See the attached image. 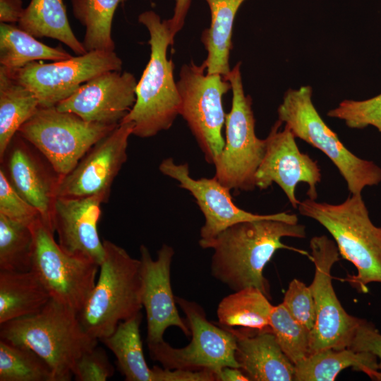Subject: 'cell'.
<instances>
[{
	"label": "cell",
	"mask_w": 381,
	"mask_h": 381,
	"mask_svg": "<svg viewBox=\"0 0 381 381\" xmlns=\"http://www.w3.org/2000/svg\"><path fill=\"white\" fill-rule=\"evenodd\" d=\"M270 327L282 351L294 365L310 355V331L294 318L283 303L273 306Z\"/></svg>",
	"instance_id": "obj_33"
},
{
	"label": "cell",
	"mask_w": 381,
	"mask_h": 381,
	"mask_svg": "<svg viewBox=\"0 0 381 381\" xmlns=\"http://www.w3.org/2000/svg\"><path fill=\"white\" fill-rule=\"evenodd\" d=\"M138 21L148 30L150 56L137 83L135 104L121 122L132 123L133 135L146 138L172 126L180 115L181 100L174 62L167 58L168 47L174 40L168 20H162L155 12L147 11L139 15Z\"/></svg>",
	"instance_id": "obj_3"
},
{
	"label": "cell",
	"mask_w": 381,
	"mask_h": 381,
	"mask_svg": "<svg viewBox=\"0 0 381 381\" xmlns=\"http://www.w3.org/2000/svg\"><path fill=\"white\" fill-rule=\"evenodd\" d=\"M59 47H52L12 24H0V64L8 69L22 68L38 60L62 61L72 58Z\"/></svg>",
	"instance_id": "obj_29"
},
{
	"label": "cell",
	"mask_w": 381,
	"mask_h": 381,
	"mask_svg": "<svg viewBox=\"0 0 381 381\" xmlns=\"http://www.w3.org/2000/svg\"><path fill=\"white\" fill-rule=\"evenodd\" d=\"M50 299L31 270H0V325L40 311Z\"/></svg>",
	"instance_id": "obj_23"
},
{
	"label": "cell",
	"mask_w": 381,
	"mask_h": 381,
	"mask_svg": "<svg viewBox=\"0 0 381 381\" xmlns=\"http://www.w3.org/2000/svg\"><path fill=\"white\" fill-rule=\"evenodd\" d=\"M126 0H71L75 18L85 28L83 44L87 52L114 51L111 36L114 15Z\"/></svg>",
	"instance_id": "obj_30"
},
{
	"label": "cell",
	"mask_w": 381,
	"mask_h": 381,
	"mask_svg": "<svg viewBox=\"0 0 381 381\" xmlns=\"http://www.w3.org/2000/svg\"><path fill=\"white\" fill-rule=\"evenodd\" d=\"M141 301L145 308L147 325V343L164 340L165 330L172 326L188 337L190 330L186 320L179 314L171 284V265L174 248L162 244L154 260L145 245L140 247Z\"/></svg>",
	"instance_id": "obj_16"
},
{
	"label": "cell",
	"mask_w": 381,
	"mask_h": 381,
	"mask_svg": "<svg viewBox=\"0 0 381 381\" xmlns=\"http://www.w3.org/2000/svg\"><path fill=\"white\" fill-rule=\"evenodd\" d=\"M159 169L162 174L176 180L180 188L195 198L205 217L200 231V240L211 239L237 223L267 219L275 214H254L241 209L233 201L230 190L214 176L193 179L188 164H176L172 157L163 159Z\"/></svg>",
	"instance_id": "obj_19"
},
{
	"label": "cell",
	"mask_w": 381,
	"mask_h": 381,
	"mask_svg": "<svg viewBox=\"0 0 381 381\" xmlns=\"http://www.w3.org/2000/svg\"><path fill=\"white\" fill-rule=\"evenodd\" d=\"M37 151L17 133L1 161V167L13 187L54 231L52 214L60 177Z\"/></svg>",
	"instance_id": "obj_18"
},
{
	"label": "cell",
	"mask_w": 381,
	"mask_h": 381,
	"mask_svg": "<svg viewBox=\"0 0 381 381\" xmlns=\"http://www.w3.org/2000/svg\"><path fill=\"white\" fill-rule=\"evenodd\" d=\"M312 87L289 89L278 107V120L284 123L296 138L322 152L345 180L350 194H361L368 186L381 183V167L358 157L341 142L325 123L312 101Z\"/></svg>",
	"instance_id": "obj_6"
},
{
	"label": "cell",
	"mask_w": 381,
	"mask_h": 381,
	"mask_svg": "<svg viewBox=\"0 0 381 381\" xmlns=\"http://www.w3.org/2000/svg\"><path fill=\"white\" fill-rule=\"evenodd\" d=\"M114 370L104 349L96 346L78 359L73 375L77 381H106Z\"/></svg>",
	"instance_id": "obj_37"
},
{
	"label": "cell",
	"mask_w": 381,
	"mask_h": 381,
	"mask_svg": "<svg viewBox=\"0 0 381 381\" xmlns=\"http://www.w3.org/2000/svg\"><path fill=\"white\" fill-rule=\"evenodd\" d=\"M0 214L30 226L40 217L39 212L13 187L4 169H0Z\"/></svg>",
	"instance_id": "obj_35"
},
{
	"label": "cell",
	"mask_w": 381,
	"mask_h": 381,
	"mask_svg": "<svg viewBox=\"0 0 381 381\" xmlns=\"http://www.w3.org/2000/svg\"><path fill=\"white\" fill-rule=\"evenodd\" d=\"M190 4L191 0H176L173 17L168 20L170 30L174 37L183 26Z\"/></svg>",
	"instance_id": "obj_41"
},
{
	"label": "cell",
	"mask_w": 381,
	"mask_h": 381,
	"mask_svg": "<svg viewBox=\"0 0 381 381\" xmlns=\"http://www.w3.org/2000/svg\"><path fill=\"white\" fill-rule=\"evenodd\" d=\"M0 381H54L47 363L32 350L0 339Z\"/></svg>",
	"instance_id": "obj_31"
},
{
	"label": "cell",
	"mask_w": 381,
	"mask_h": 381,
	"mask_svg": "<svg viewBox=\"0 0 381 381\" xmlns=\"http://www.w3.org/2000/svg\"><path fill=\"white\" fill-rule=\"evenodd\" d=\"M186 316L191 340L183 348H175L162 340L147 343L151 358L168 369L209 370L219 374L226 367L239 368L236 359V339L226 327L209 321L201 306L175 296Z\"/></svg>",
	"instance_id": "obj_9"
},
{
	"label": "cell",
	"mask_w": 381,
	"mask_h": 381,
	"mask_svg": "<svg viewBox=\"0 0 381 381\" xmlns=\"http://www.w3.org/2000/svg\"><path fill=\"white\" fill-rule=\"evenodd\" d=\"M24 10L22 0H0L1 23L9 24L18 23Z\"/></svg>",
	"instance_id": "obj_40"
},
{
	"label": "cell",
	"mask_w": 381,
	"mask_h": 381,
	"mask_svg": "<svg viewBox=\"0 0 381 381\" xmlns=\"http://www.w3.org/2000/svg\"><path fill=\"white\" fill-rule=\"evenodd\" d=\"M310 248L315 272L309 286L316 316L310 334V355L327 349L349 348L362 319L345 310L333 287L331 272L339 260V249L334 241L325 235L313 236Z\"/></svg>",
	"instance_id": "obj_12"
},
{
	"label": "cell",
	"mask_w": 381,
	"mask_h": 381,
	"mask_svg": "<svg viewBox=\"0 0 381 381\" xmlns=\"http://www.w3.org/2000/svg\"><path fill=\"white\" fill-rule=\"evenodd\" d=\"M30 226L33 234L30 270L52 298L78 313L95 285L99 266L64 251L41 217Z\"/></svg>",
	"instance_id": "obj_11"
},
{
	"label": "cell",
	"mask_w": 381,
	"mask_h": 381,
	"mask_svg": "<svg viewBox=\"0 0 381 381\" xmlns=\"http://www.w3.org/2000/svg\"><path fill=\"white\" fill-rule=\"evenodd\" d=\"M211 14L210 28L202 34L201 40L207 50L203 61L209 74L219 73L224 76L231 71L230 52L231 37L236 13L245 0H205Z\"/></svg>",
	"instance_id": "obj_24"
},
{
	"label": "cell",
	"mask_w": 381,
	"mask_h": 381,
	"mask_svg": "<svg viewBox=\"0 0 381 381\" xmlns=\"http://www.w3.org/2000/svg\"><path fill=\"white\" fill-rule=\"evenodd\" d=\"M327 115L344 121L350 128L372 126L381 133V94L365 100L344 99Z\"/></svg>",
	"instance_id": "obj_34"
},
{
	"label": "cell",
	"mask_w": 381,
	"mask_h": 381,
	"mask_svg": "<svg viewBox=\"0 0 381 381\" xmlns=\"http://www.w3.org/2000/svg\"><path fill=\"white\" fill-rule=\"evenodd\" d=\"M99 275L83 308L78 313L85 331L101 340L118 325L141 312V262L122 247L103 241Z\"/></svg>",
	"instance_id": "obj_5"
},
{
	"label": "cell",
	"mask_w": 381,
	"mask_h": 381,
	"mask_svg": "<svg viewBox=\"0 0 381 381\" xmlns=\"http://www.w3.org/2000/svg\"><path fill=\"white\" fill-rule=\"evenodd\" d=\"M18 23L35 37L60 41L77 55L87 52L71 28L63 0H31Z\"/></svg>",
	"instance_id": "obj_25"
},
{
	"label": "cell",
	"mask_w": 381,
	"mask_h": 381,
	"mask_svg": "<svg viewBox=\"0 0 381 381\" xmlns=\"http://www.w3.org/2000/svg\"><path fill=\"white\" fill-rule=\"evenodd\" d=\"M353 368L373 380L381 381L377 358L350 348L327 349L309 355L295 365L294 381H334L344 369Z\"/></svg>",
	"instance_id": "obj_22"
},
{
	"label": "cell",
	"mask_w": 381,
	"mask_h": 381,
	"mask_svg": "<svg viewBox=\"0 0 381 381\" xmlns=\"http://www.w3.org/2000/svg\"><path fill=\"white\" fill-rule=\"evenodd\" d=\"M40 103L29 89L0 66V161L20 128L37 111Z\"/></svg>",
	"instance_id": "obj_26"
},
{
	"label": "cell",
	"mask_w": 381,
	"mask_h": 381,
	"mask_svg": "<svg viewBox=\"0 0 381 381\" xmlns=\"http://www.w3.org/2000/svg\"><path fill=\"white\" fill-rule=\"evenodd\" d=\"M153 381H215V375L209 370L168 369L155 365L152 368Z\"/></svg>",
	"instance_id": "obj_39"
},
{
	"label": "cell",
	"mask_w": 381,
	"mask_h": 381,
	"mask_svg": "<svg viewBox=\"0 0 381 381\" xmlns=\"http://www.w3.org/2000/svg\"><path fill=\"white\" fill-rule=\"evenodd\" d=\"M117 126L89 122L56 107H40L18 133L36 148L61 178Z\"/></svg>",
	"instance_id": "obj_8"
},
{
	"label": "cell",
	"mask_w": 381,
	"mask_h": 381,
	"mask_svg": "<svg viewBox=\"0 0 381 381\" xmlns=\"http://www.w3.org/2000/svg\"><path fill=\"white\" fill-rule=\"evenodd\" d=\"M282 123L277 120L267 139L265 157L255 174V186L265 190L277 183L295 209L300 201L296 197V187L301 183L308 185L309 199L318 198L317 186L322 174L316 161L300 151L296 137L286 126L279 131Z\"/></svg>",
	"instance_id": "obj_15"
},
{
	"label": "cell",
	"mask_w": 381,
	"mask_h": 381,
	"mask_svg": "<svg viewBox=\"0 0 381 381\" xmlns=\"http://www.w3.org/2000/svg\"><path fill=\"white\" fill-rule=\"evenodd\" d=\"M299 213L318 222L331 234L340 255L351 262L357 273L344 280L360 293L370 283L381 284V227L373 224L361 194L342 202H319L308 198L300 202Z\"/></svg>",
	"instance_id": "obj_4"
},
{
	"label": "cell",
	"mask_w": 381,
	"mask_h": 381,
	"mask_svg": "<svg viewBox=\"0 0 381 381\" xmlns=\"http://www.w3.org/2000/svg\"><path fill=\"white\" fill-rule=\"evenodd\" d=\"M273 306L255 287L234 291L223 298L217 306L218 324L226 327L262 329L270 326Z\"/></svg>",
	"instance_id": "obj_28"
},
{
	"label": "cell",
	"mask_w": 381,
	"mask_h": 381,
	"mask_svg": "<svg viewBox=\"0 0 381 381\" xmlns=\"http://www.w3.org/2000/svg\"><path fill=\"white\" fill-rule=\"evenodd\" d=\"M349 348L356 351L369 352L375 355L377 358L381 374V332L373 322L362 319Z\"/></svg>",
	"instance_id": "obj_38"
},
{
	"label": "cell",
	"mask_w": 381,
	"mask_h": 381,
	"mask_svg": "<svg viewBox=\"0 0 381 381\" xmlns=\"http://www.w3.org/2000/svg\"><path fill=\"white\" fill-rule=\"evenodd\" d=\"M282 303L294 318L311 332L316 316L310 286L299 279H294L288 286Z\"/></svg>",
	"instance_id": "obj_36"
},
{
	"label": "cell",
	"mask_w": 381,
	"mask_h": 381,
	"mask_svg": "<svg viewBox=\"0 0 381 381\" xmlns=\"http://www.w3.org/2000/svg\"><path fill=\"white\" fill-rule=\"evenodd\" d=\"M104 200L97 195L56 197L52 224L60 247L66 253L97 264L103 261L104 247L97 225L101 205Z\"/></svg>",
	"instance_id": "obj_20"
},
{
	"label": "cell",
	"mask_w": 381,
	"mask_h": 381,
	"mask_svg": "<svg viewBox=\"0 0 381 381\" xmlns=\"http://www.w3.org/2000/svg\"><path fill=\"white\" fill-rule=\"evenodd\" d=\"M177 86L181 97L180 115L187 122L205 160L214 164L224 146L222 128L226 114L222 97L231 89L219 73H207L206 65L193 61L181 68Z\"/></svg>",
	"instance_id": "obj_10"
},
{
	"label": "cell",
	"mask_w": 381,
	"mask_h": 381,
	"mask_svg": "<svg viewBox=\"0 0 381 381\" xmlns=\"http://www.w3.org/2000/svg\"><path fill=\"white\" fill-rule=\"evenodd\" d=\"M305 225L295 214L275 213L267 219L239 222L208 240H199L204 249H212V276L233 291L248 287L260 289L269 299L270 288L264 277L265 265L279 249L308 255L306 251L282 243L284 237L303 238Z\"/></svg>",
	"instance_id": "obj_1"
},
{
	"label": "cell",
	"mask_w": 381,
	"mask_h": 381,
	"mask_svg": "<svg viewBox=\"0 0 381 381\" xmlns=\"http://www.w3.org/2000/svg\"><path fill=\"white\" fill-rule=\"evenodd\" d=\"M228 328L236 339L235 356L239 368L250 380H294L295 365L282 351L270 326L262 329Z\"/></svg>",
	"instance_id": "obj_21"
},
{
	"label": "cell",
	"mask_w": 381,
	"mask_h": 381,
	"mask_svg": "<svg viewBox=\"0 0 381 381\" xmlns=\"http://www.w3.org/2000/svg\"><path fill=\"white\" fill-rule=\"evenodd\" d=\"M231 86V109L226 114V138L223 150L214 163V177L230 190H253L255 176L266 152L267 139L255 131L252 99L246 95L237 63L224 76Z\"/></svg>",
	"instance_id": "obj_7"
},
{
	"label": "cell",
	"mask_w": 381,
	"mask_h": 381,
	"mask_svg": "<svg viewBox=\"0 0 381 381\" xmlns=\"http://www.w3.org/2000/svg\"><path fill=\"white\" fill-rule=\"evenodd\" d=\"M33 234L30 226L0 214V270H30Z\"/></svg>",
	"instance_id": "obj_32"
},
{
	"label": "cell",
	"mask_w": 381,
	"mask_h": 381,
	"mask_svg": "<svg viewBox=\"0 0 381 381\" xmlns=\"http://www.w3.org/2000/svg\"><path fill=\"white\" fill-rule=\"evenodd\" d=\"M122 60L114 51L94 50L53 63L31 62L6 70L10 76L37 98L40 107H56L80 85L108 71H120Z\"/></svg>",
	"instance_id": "obj_13"
},
{
	"label": "cell",
	"mask_w": 381,
	"mask_h": 381,
	"mask_svg": "<svg viewBox=\"0 0 381 381\" xmlns=\"http://www.w3.org/2000/svg\"><path fill=\"white\" fill-rule=\"evenodd\" d=\"M133 126L132 123L121 122L95 143L72 171L60 178L56 197L97 195L108 202L112 183L127 160Z\"/></svg>",
	"instance_id": "obj_14"
},
{
	"label": "cell",
	"mask_w": 381,
	"mask_h": 381,
	"mask_svg": "<svg viewBox=\"0 0 381 381\" xmlns=\"http://www.w3.org/2000/svg\"><path fill=\"white\" fill-rule=\"evenodd\" d=\"M0 339L35 351L51 368L54 381H70L78 359L98 341L78 312L52 298L40 311L1 324Z\"/></svg>",
	"instance_id": "obj_2"
},
{
	"label": "cell",
	"mask_w": 381,
	"mask_h": 381,
	"mask_svg": "<svg viewBox=\"0 0 381 381\" xmlns=\"http://www.w3.org/2000/svg\"><path fill=\"white\" fill-rule=\"evenodd\" d=\"M215 381H250V380L240 368L226 367L215 375Z\"/></svg>",
	"instance_id": "obj_42"
},
{
	"label": "cell",
	"mask_w": 381,
	"mask_h": 381,
	"mask_svg": "<svg viewBox=\"0 0 381 381\" xmlns=\"http://www.w3.org/2000/svg\"><path fill=\"white\" fill-rule=\"evenodd\" d=\"M142 318L140 312L121 322L111 334L100 340L115 356L118 368L127 381H153L152 370L143 353Z\"/></svg>",
	"instance_id": "obj_27"
},
{
	"label": "cell",
	"mask_w": 381,
	"mask_h": 381,
	"mask_svg": "<svg viewBox=\"0 0 381 381\" xmlns=\"http://www.w3.org/2000/svg\"><path fill=\"white\" fill-rule=\"evenodd\" d=\"M136 85L131 73L108 71L80 85L56 107L89 122L119 125L135 104Z\"/></svg>",
	"instance_id": "obj_17"
}]
</instances>
